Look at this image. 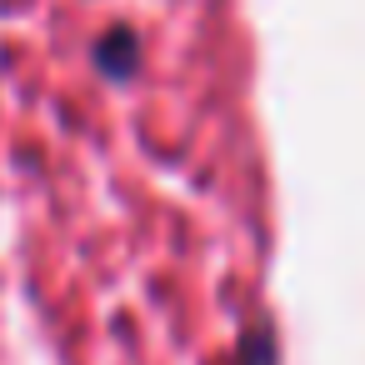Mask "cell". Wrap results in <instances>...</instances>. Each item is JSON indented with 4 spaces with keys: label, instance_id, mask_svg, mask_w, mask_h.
I'll use <instances>...</instances> for the list:
<instances>
[{
    "label": "cell",
    "instance_id": "6da1fadb",
    "mask_svg": "<svg viewBox=\"0 0 365 365\" xmlns=\"http://www.w3.org/2000/svg\"><path fill=\"white\" fill-rule=\"evenodd\" d=\"M101 61H106V71H110V76H125V71L135 66V41H130L125 31H110V36H106V51H101Z\"/></svg>",
    "mask_w": 365,
    "mask_h": 365
}]
</instances>
